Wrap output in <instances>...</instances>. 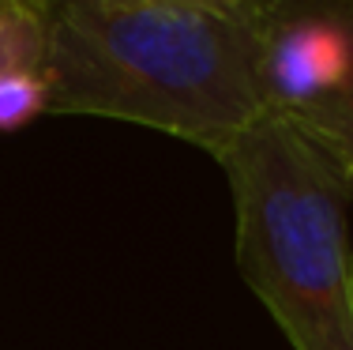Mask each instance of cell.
<instances>
[{"label":"cell","mask_w":353,"mask_h":350,"mask_svg":"<svg viewBox=\"0 0 353 350\" xmlns=\"http://www.w3.org/2000/svg\"><path fill=\"white\" fill-rule=\"evenodd\" d=\"M263 0H49L46 113L154 128L222 158L271 113Z\"/></svg>","instance_id":"1"},{"label":"cell","mask_w":353,"mask_h":350,"mask_svg":"<svg viewBox=\"0 0 353 350\" xmlns=\"http://www.w3.org/2000/svg\"><path fill=\"white\" fill-rule=\"evenodd\" d=\"M218 166L233 196V260L293 350H353L350 170L279 110Z\"/></svg>","instance_id":"2"},{"label":"cell","mask_w":353,"mask_h":350,"mask_svg":"<svg viewBox=\"0 0 353 350\" xmlns=\"http://www.w3.org/2000/svg\"><path fill=\"white\" fill-rule=\"evenodd\" d=\"M346 4H271L263 90L271 110L293 113L331 95L350 72Z\"/></svg>","instance_id":"3"},{"label":"cell","mask_w":353,"mask_h":350,"mask_svg":"<svg viewBox=\"0 0 353 350\" xmlns=\"http://www.w3.org/2000/svg\"><path fill=\"white\" fill-rule=\"evenodd\" d=\"M46 68V4L0 0V83L41 76Z\"/></svg>","instance_id":"4"},{"label":"cell","mask_w":353,"mask_h":350,"mask_svg":"<svg viewBox=\"0 0 353 350\" xmlns=\"http://www.w3.org/2000/svg\"><path fill=\"white\" fill-rule=\"evenodd\" d=\"M350 12V38H353V4H346ZM323 147L327 155H334L342 166H353V57H350V72L331 95H323L319 102L305 106V110L285 113Z\"/></svg>","instance_id":"5"},{"label":"cell","mask_w":353,"mask_h":350,"mask_svg":"<svg viewBox=\"0 0 353 350\" xmlns=\"http://www.w3.org/2000/svg\"><path fill=\"white\" fill-rule=\"evenodd\" d=\"M46 113V79L41 76H15L0 83V132L30 124Z\"/></svg>","instance_id":"6"},{"label":"cell","mask_w":353,"mask_h":350,"mask_svg":"<svg viewBox=\"0 0 353 350\" xmlns=\"http://www.w3.org/2000/svg\"><path fill=\"white\" fill-rule=\"evenodd\" d=\"M350 181H353V166H350Z\"/></svg>","instance_id":"7"}]
</instances>
